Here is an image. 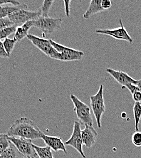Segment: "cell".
Segmentation results:
<instances>
[{"label":"cell","instance_id":"cb8c5ba5","mask_svg":"<svg viewBox=\"0 0 141 158\" xmlns=\"http://www.w3.org/2000/svg\"><path fill=\"white\" fill-rule=\"evenodd\" d=\"M131 142L135 146L137 147H141V132L135 131L131 136Z\"/></svg>","mask_w":141,"mask_h":158},{"label":"cell","instance_id":"7402d4cb","mask_svg":"<svg viewBox=\"0 0 141 158\" xmlns=\"http://www.w3.org/2000/svg\"><path fill=\"white\" fill-rule=\"evenodd\" d=\"M54 2V1H48V0H44L43 2V4L41 7L40 10L41 12V17H49L48 14L49 12V10L53 5Z\"/></svg>","mask_w":141,"mask_h":158},{"label":"cell","instance_id":"6da1fadb","mask_svg":"<svg viewBox=\"0 0 141 158\" xmlns=\"http://www.w3.org/2000/svg\"><path fill=\"white\" fill-rule=\"evenodd\" d=\"M9 137L25 139L31 140L41 139L43 133L34 121L22 117L17 119L7 131Z\"/></svg>","mask_w":141,"mask_h":158},{"label":"cell","instance_id":"9a60e30c","mask_svg":"<svg viewBox=\"0 0 141 158\" xmlns=\"http://www.w3.org/2000/svg\"><path fill=\"white\" fill-rule=\"evenodd\" d=\"M20 9H28V7L27 4H21L20 5L17 6H6L4 7H2L0 6V19L8 17L9 15L12 14L13 13L18 11Z\"/></svg>","mask_w":141,"mask_h":158},{"label":"cell","instance_id":"4fadbf2b","mask_svg":"<svg viewBox=\"0 0 141 158\" xmlns=\"http://www.w3.org/2000/svg\"><path fill=\"white\" fill-rule=\"evenodd\" d=\"M41 139L47 146L49 147L56 152H57L59 151H63L65 153V154H67V151L64 143L63 142L61 139L57 136H50L48 135H46L44 133L41 136Z\"/></svg>","mask_w":141,"mask_h":158},{"label":"cell","instance_id":"ba28073f","mask_svg":"<svg viewBox=\"0 0 141 158\" xmlns=\"http://www.w3.org/2000/svg\"><path fill=\"white\" fill-rule=\"evenodd\" d=\"M41 17L40 10L37 11H29L26 9H20L9 15L7 18L16 26L24 24L28 21H35Z\"/></svg>","mask_w":141,"mask_h":158},{"label":"cell","instance_id":"44dd1931","mask_svg":"<svg viewBox=\"0 0 141 158\" xmlns=\"http://www.w3.org/2000/svg\"><path fill=\"white\" fill-rule=\"evenodd\" d=\"M2 43H3V45H4V49L6 50L7 54L10 57V55L12 53L14 47H15L16 43H17V41L14 39H11L7 38L4 40V41Z\"/></svg>","mask_w":141,"mask_h":158},{"label":"cell","instance_id":"9c48e42d","mask_svg":"<svg viewBox=\"0 0 141 158\" xmlns=\"http://www.w3.org/2000/svg\"><path fill=\"white\" fill-rule=\"evenodd\" d=\"M81 123L79 121H74V128L71 138L64 143L65 145L70 146L74 148L83 158H86L83 151V141L81 138Z\"/></svg>","mask_w":141,"mask_h":158},{"label":"cell","instance_id":"7c38bea8","mask_svg":"<svg viewBox=\"0 0 141 158\" xmlns=\"http://www.w3.org/2000/svg\"><path fill=\"white\" fill-rule=\"evenodd\" d=\"M106 71L123 87H125L129 84H134L136 85L137 80L133 79L126 73L116 71L111 68H107Z\"/></svg>","mask_w":141,"mask_h":158},{"label":"cell","instance_id":"d6986e66","mask_svg":"<svg viewBox=\"0 0 141 158\" xmlns=\"http://www.w3.org/2000/svg\"><path fill=\"white\" fill-rule=\"evenodd\" d=\"M133 115L136 131H139V124L141 118V102H135L133 106Z\"/></svg>","mask_w":141,"mask_h":158},{"label":"cell","instance_id":"f546056e","mask_svg":"<svg viewBox=\"0 0 141 158\" xmlns=\"http://www.w3.org/2000/svg\"><path fill=\"white\" fill-rule=\"evenodd\" d=\"M71 1H64V9H65V14L67 17H69L70 16V3Z\"/></svg>","mask_w":141,"mask_h":158},{"label":"cell","instance_id":"3957f363","mask_svg":"<svg viewBox=\"0 0 141 158\" xmlns=\"http://www.w3.org/2000/svg\"><path fill=\"white\" fill-rule=\"evenodd\" d=\"M61 19H53L49 17H40L38 20L33 21V26L37 27L45 36L60 30Z\"/></svg>","mask_w":141,"mask_h":158},{"label":"cell","instance_id":"1f68e13d","mask_svg":"<svg viewBox=\"0 0 141 158\" xmlns=\"http://www.w3.org/2000/svg\"><path fill=\"white\" fill-rule=\"evenodd\" d=\"M136 86L138 87L139 91L141 92V79L140 80H137V83H136Z\"/></svg>","mask_w":141,"mask_h":158},{"label":"cell","instance_id":"ac0fdd59","mask_svg":"<svg viewBox=\"0 0 141 158\" xmlns=\"http://www.w3.org/2000/svg\"><path fill=\"white\" fill-rule=\"evenodd\" d=\"M0 158H26L11 143L10 147L0 156Z\"/></svg>","mask_w":141,"mask_h":158},{"label":"cell","instance_id":"8fae6325","mask_svg":"<svg viewBox=\"0 0 141 158\" xmlns=\"http://www.w3.org/2000/svg\"><path fill=\"white\" fill-rule=\"evenodd\" d=\"M98 133L93 126L85 125V128L81 130V138L83 144L86 148L93 147L96 142Z\"/></svg>","mask_w":141,"mask_h":158},{"label":"cell","instance_id":"4316f807","mask_svg":"<svg viewBox=\"0 0 141 158\" xmlns=\"http://www.w3.org/2000/svg\"><path fill=\"white\" fill-rule=\"evenodd\" d=\"M101 6L104 10H106L111 7L112 2L110 0H102Z\"/></svg>","mask_w":141,"mask_h":158},{"label":"cell","instance_id":"ffe728a7","mask_svg":"<svg viewBox=\"0 0 141 158\" xmlns=\"http://www.w3.org/2000/svg\"><path fill=\"white\" fill-rule=\"evenodd\" d=\"M10 144L7 134L0 133V156L10 147Z\"/></svg>","mask_w":141,"mask_h":158},{"label":"cell","instance_id":"e0dca14e","mask_svg":"<svg viewBox=\"0 0 141 158\" xmlns=\"http://www.w3.org/2000/svg\"><path fill=\"white\" fill-rule=\"evenodd\" d=\"M33 147L39 158H54L52 149L49 147H40L34 144Z\"/></svg>","mask_w":141,"mask_h":158},{"label":"cell","instance_id":"f1b7e54d","mask_svg":"<svg viewBox=\"0 0 141 158\" xmlns=\"http://www.w3.org/2000/svg\"><path fill=\"white\" fill-rule=\"evenodd\" d=\"M125 88H127L130 91V92L131 93V94H133L136 91H139L138 87L136 85H134V84H129V85H126L125 86Z\"/></svg>","mask_w":141,"mask_h":158},{"label":"cell","instance_id":"5b68a950","mask_svg":"<svg viewBox=\"0 0 141 158\" xmlns=\"http://www.w3.org/2000/svg\"><path fill=\"white\" fill-rule=\"evenodd\" d=\"M91 110L96 118L98 128L101 127V118L105 111V105L103 98V85H101L97 93L90 96Z\"/></svg>","mask_w":141,"mask_h":158},{"label":"cell","instance_id":"5bb4252c","mask_svg":"<svg viewBox=\"0 0 141 158\" xmlns=\"http://www.w3.org/2000/svg\"><path fill=\"white\" fill-rule=\"evenodd\" d=\"M102 0H91L88 8L85 13L83 15V18L88 20L93 15L105 11L101 6Z\"/></svg>","mask_w":141,"mask_h":158},{"label":"cell","instance_id":"52a82bcc","mask_svg":"<svg viewBox=\"0 0 141 158\" xmlns=\"http://www.w3.org/2000/svg\"><path fill=\"white\" fill-rule=\"evenodd\" d=\"M9 140L25 158H37V155L34 148L32 140L15 137H9Z\"/></svg>","mask_w":141,"mask_h":158},{"label":"cell","instance_id":"603a6c76","mask_svg":"<svg viewBox=\"0 0 141 158\" xmlns=\"http://www.w3.org/2000/svg\"><path fill=\"white\" fill-rule=\"evenodd\" d=\"M18 26L14 25L10 27H5L1 30H0V40L1 39H6L8 38L9 35L12 34L13 33L15 32L16 29Z\"/></svg>","mask_w":141,"mask_h":158},{"label":"cell","instance_id":"d4e9b609","mask_svg":"<svg viewBox=\"0 0 141 158\" xmlns=\"http://www.w3.org/2000/svg\"><path fill=\"white\" fill-rule=\"evenodd\" d=\"M14 25L15 24H14V23H12L7 17L0 19V30L5 27L12 26Z\"/></svg>","mask_w":141,"mask_h":158},{"label":"cell","instance_id":"2e32d148","mask_svg":"<svg viewBox=\"0 0 141 158\" xmlns=\"http://www.w3.org/2000/svg\"><path fill=\"white\" fill-rule=\"evenodd\" d=\"M32 27H33V21H28L21 26H18L15 32L14 39L17 42L20 41L24 37H27V35L29 34L28 32Z\"/></svg>","mask_w":141,"mask_h":158},{"label":"cell","instance_id":"4dcf8cb0","mask_svg":"<svg viewBox=\"0 0 141 158\" xmlns=\"http://www.w3.org/2000/svg\"><path fill=\"white\" fill-rule=\"evenodd\" d=\"M133 99L135 101V102H141V92L140 91H136L132 94Z\"/></svg>","mask_w":141,"mask_h":158},{"label":"cell","instance_id":"8992f818","mask_svg":"<svg viewBox=\"0 0 141 158\" xmlns=\"http://www.w3.org/2000/svg\"><path fill=\"white\" fill-rule=\"evenodd\" d=\"M49 40L52 46L60 54L61 61H79L83 57L84 52L83 51L66 47L64 46L61 45L60 44L52 40Z\"/></svg>","mask_w":141,"mask_h":158},{"label":"cell","instance_id":"d6a6232c","mask_svg":"<svg viewBox=\"0 0 141 158\" xmlns=\"http://www.w3.org/2000/svg\"><path fill=\"white\" fill-rule=\"evenodd\" d=\"M121 116H122V118H126V114L125 113H123L121 114Z\"/></svg>","mask_w":141,"mask_h":158},{"label":"cell","instance_id":"7a4b0ae2","mask_svg":"<svg viewBox=\"0 0 141 158\" xmlns=\"http://www.w3.org/2000/svg\"><path fill=\"white\" fill-rule=\"evenodd\" d=\"M70 99L74 104V108L73 110L75 111L77 118H79V122L85 125L93 126V120L90 108L73 94L70 95Z\"/></svg>","mask_w":141,"mask_h":158},{"label":"cell","instance_id":"30bf717a","mask_svg":"<svg viewBox=\"0 0 141 158\" xmlns=\"http://www.w3.org/2000/svg\"><path fill=\"white\" fill-rule=\"evenodd\" d=\"M119 23L121 24L120 27L115 28L113 29H96L95 32L97 34L110 36L115 39L124 40L131 44L133 42V40L130 37L128 32L126 31V29L123 26V24L121 19H119Z\"/></svg>","mask_w":141,"mask_h":158},{"label":"cell","instance_id":"484cf974","mask_svg":"<svg viewBox=\"0 0 141 158\" xmlns=\"http://www.w3.org/2000/svg\"><path fill=\"white\" fill-rule=\"evenodd\" d=\"M0 57L3 59H7L10 57V56L7 54L4 49L3 43L1 40H0Z\"/></svg>","mask_w":141,"mask_h":158},{"label":"cell","instance_id":"277c9868","mask_svg":"<svg viewBox=\"0 0 141 158\" xmlns=\"http://www.w3.org/2000/svg\"><path fill=\"white\" fill-rule=\"evenodd\" d=\"M34 46L37 47L43 54L52 59L60 60V54L55 49L51 43L50 40L41 39L32 34H29L27 37Z\"/></svg>","mask_w":141,"mask_h":158},{"label":"cell","instance_id":"83f0119b","mask_svg":"<svg viewBox=\"0 0 141 158\" xmlns=\"http://www.w3.org/2000/svg\"><path fill=\"white\" fill-rule=\"evenodd\" d=\"M11 4L12 6H17L20 5L21 3H20L18 1H6V0H0V6L2 4Z\"/></svg>","mask_w":141,"mask_h":158}]
</instances>
